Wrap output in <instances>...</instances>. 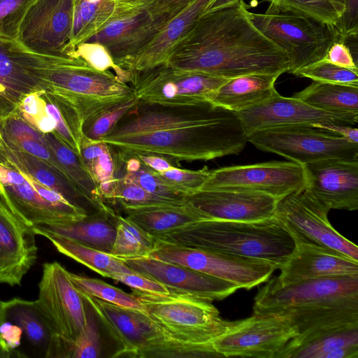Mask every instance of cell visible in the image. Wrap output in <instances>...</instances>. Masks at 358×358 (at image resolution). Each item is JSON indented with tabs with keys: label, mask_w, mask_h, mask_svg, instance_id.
Segmentation results:
<instances>
[{
	"label": "cell",
	"mask_w": 358,
	"mask_h": 358,
	"mask_svg": "<svg viewBox=\"0 0 358 358\" xmlns=\"http://www.w3.org/2000/svg\"><path fill=\"white\" fill-rule=\"evenodd\" d=\"M79 292L99 323L120 346L111 357H171L176 352L178 341L166 336L146 313Z\"/></svg>",
	"instance_id": "9c48e42d"
},
{
	"label": "cell",
	"mask_w": 358,
	"mask_h": 358,
	"mask_svg": "<svg viewBox=\"0 0 358 358\" xmlns=\"http://www.w3.org/2000/svg\"><path fill=\"white\" fill-rule=\"evenodd\" d=\"M6 145L10 148L22 150L39 159L59 173L64 176L69 181L64 170L58 162L53 152L48 147L46 142L42 143L31 139H24L12 145Z\"/></svg>",
	"instance_id": "bcb514c9"
},
{
	"label": "cell",
	"mask_w": 358,
	"mask_h": 358,
	"mask_svg": "<svg viewBox=\"0 0 358 358\" xmlns=\"http://www.w3.org/2000/svg\"><path fill=\"white\" fill-rule=\"evenodd\" d=\"M312 127L331 132L351 142L358 143V130L352 125L336 122L315 123Z\"/></svg>",
	"instance_id": "11a10c76"
},
{
	"label": "cell",
	"mask_w": 358,
	"mask_h": 358,
	"mask_svg": "<svg viewBox=\"0 0 358 358\" xmlns=\"http://www.w3.org/2000/svg\"><path fill=\"white\" fill-rule=\"evenodd\" d=\"M34 302L52 334L45 357L69 358L71 344L86 324V307L69 272L59 263L43 264Z\"/></svg>",
	"instance_id": "52a82bcc"
},
{
	"label": "cell",
	"mask_w": 358,
	"mask_h": 358,
	"mask_svg": "<svg viewBox=\"0 0 358 358\" xmlns=\"http://www.w3.org/2000/svg\"><path fill=\"white\" fill-rule=\"evenodd\" d=\"M39 235L48 238L61 254L85 265L103 277L109 278L115 273H136L122 259L109 253L62 236L48 233H41Z\"/></svg>",
	"instance_id": "4dcf8cb0"
},
{
	"label": "cell",
	"mask_w": 358,
	"mask_h": 358,
	"mask_svg": "<svg viewBox=\"0 0 358 358\" xmlns=\"http://www.w3.org/2000/svg\"><path fill=\"white\" fill-rule=\"evenodd\" d=\"M185 202L186 199H176L152 194L132 182L119 178L112 204L119 203L124 210H126Z\"/></svg>",
	"instance_id": "74e56055"
},
{
	"label": "cell",
	"mask_w": 358,
	"mask_h": 358,
	"mask_svg": "<svg viewBox=\"0 0 358 358\" xmlns=\"http://www.w3.org/2000/svg\"><path fill=\"white\" fill-rule=\"evenodd\" d=\"M2 143H3V138H2L1 134L0 132V147L1 146Z\"/></svg>",
	"instance_id": "e7e4bbea"
},
{
	"label": "cell",
	"mask_w": 358,
	"mask_h": 358,
	"mask_svg": "<svg viewBox=\"0 0 358 358\" xmlns=\"http://www.w3.org/2000/svg\"><path fill=\"white\" fill-rule=\"evenodd\" d=\"M330 209L306 189L278 200L274 217L292 237L337 250L358 261V247L330 224Z\"/></svg>",
	"instance_id": "5bb4252c"
},
{
	"label": "cell",
	"mask_w": 358,
	"mask_h": 358,
	"mask_svg": "<svg viewBox=\"0 0 358 358\" xmlns=\"http://www.w3.org/2000/svg\"><path fill=\"white\" fill-rule=\"evenodd\" d=\"M132 294L166 336L182 343H212L231 324L220 317L212 301L173 292L157 294L133 289Z\"/></svg>",
	"instance_id": "8992f818"
},
{
	"label": "cell",
	"mask_w": 358,
	"mask_h": 358,
	"mask_svg": "<svg viewBox=\"0 0 358 358\" xmlns=\"http://www.w3.org/2000/svg\"><path fill=\"white\" fill-rule=\"evenodd\" d=\"M120 178L132 182L148 192L176 199H185V195L180 194L165 185L154 174L153 171L142 164L136 171H124Z\"/></svg>",
	"instance_id": "f6af8a7d"
},
{
	"label": "cell",
	"mask_w": 358,
	"mask_h": 358,
	"mask_svg": "<svg viewBox=\"0 0 358 358\" xmlns=\"http://www.w3.org/2000/svg\"><path fill=\"white\" fill-rule=\"evenodd\" d=\"M45 138L69 181L84 199L96 210L106 208L108 205L101 199L98 187L80 156L63 144L52 133L45 134Z\"/></svg>",
	"instance_id": "1f68e13d"
},
{
	"label": "cell",
	"mask_w": 358,
	"mask_h": 358,
	"mask_svg": "<svg viewBox=\"0 0 358 358\" xmlns=\"http://www.w3.org/2000/svg\"><path fill=\"white\" fill-rule=\"evenodd\" d=\"M293 97L322 110L358 115V87L313 81Z\"/></svg>",
	"instance_id": "f546056e"
},
{
	"label": "cell",
	"mask_w": 358,
	"mask_h": 358,
	"mask_svg": "<svg viewBox=\"0 0 358 358\" xmlns=\"http://www.w3.org/2000/svg\"><path fill=\"white\" fill-rule=\"evenodd\" d=\"M77 59L38 53L17 40L0 38V120L16 113L27 95L49 90L53 73Z\"/></svg>",
	"instance_id": "ba28073f"
},
{
	"label": "cell",
	"mask_w": 358,
	"mask_h": 358,
	"mask_svg": "<svg viewBox=\"0 0 358 358\" xmlns=\"http://www.w3.org/2000/svg\"><path fill=\"white\" fill-rule=\"evenodd\" d=\"M116 215L114 210L107 206L78 221L37 224L32 228L36 235L48 233L62 236L110 254L116 235Z\"/></svg>",
	"instance_id": "d4e9b609"
},
{
	"label": "cell",
	"mask_w": 358,
	"mask_h": 358,
	"mask_svg": "<svg viewBox=\"0 0 358 358\" xmlns=\"http://www.w3.org/2000/svg\"><path fill=\"white\" fill-rule=\"evenodd\" d=\"M133 156H136L143 165L156 172H162L176 166L169 159L157 155L138 154Z\"/></svg>",
	"instance_id": "9f6ffc18"
},
{
	"label": "cell",
	"mask_w": 358,
	"mask_h": 358,
	"mask_svg": "<svg viewBox=\"0 0 358 358\" xmlns=\"http://www.w3.org/2000/svg\"><path fill=\"white\" fill-rule=\"evenodd\" d=\"M294 248L278 268L282 285L315 278L358 275V261L327 247L292 237Z\"/></svg>",
	"instance_id": "cb8c5ba5"
},
{
	"label": "cell",
	"mask_w": 358,
	"mask_h": 358,
	"mask_svg": "<svg viewBox=\"0 0 358 358\" xmlns=\"http://www.w3.org/2000/svg\"><path fill=\"white\" fill-rule=\"evenodd\" d=\"M135 23L134 19L116 20L109 23L99 34L101 38H111L120 36L128 27Z\"/></svg>",
	"instance_id": "6f0895ef"
},
{
	"label": "cell",
	"mask_w": 358,
	"mask_h": 358,
	"mask_svg": "<svg viewBox=\"0 0 358 358\" xmlns=\"http://www.w3.org/2000/svg\"><path fill=\"white\" fill-rule=\"evenodd\" d=\"M270 3L268 8L279 13L311 17L318 22L336 26L339 15L328 0H264Z\"/></svg>",
	"instance_id": "8d00e7d4"
},
{
	"label": "cell",
	"mask_w": 358,
	"mask_h": 358,
	"mask_svg": "<svg viewBox=\"0 0 358 358\" xmlns=\"http://www.w3.org/2000/svg\"><path fill=\"white\" fill-rule=\"evenodd\" d=\"M34 127L43 134L53 133L56 122L45 113L36 121Z\"/></svg>",
	"instance_id": "91938a15"
},
{
	"label": "cell",
	"mask_w": 358,
	"mask_h": 358,
	"mask_svg": "<svg viewBox=\"0 0 358 358\" xmlns=\"http://www.w3.org/2000/svg\"><path fill=\"white\" fill-rule=\"evenodd\" d=\"M2 309L6 320L19 326L32 345L45 352L52 334L34 301L13 298L3 301Z\"/></svg>",
	"instance_id": "d6a6232c"
},
{
	"label": "cell",
	"mask_w": 358,
	"mask_h": 358,
	"mask_svg": "<svg viewBox=\"0 0 358 358\" xmlns=\"http://www.w3.org/2000/svg\"><path fill=\"white\" fill-rule=\"evenodd\" d=\"M96 6V3L87 0H75V6L80 12L84 25L88 23L95 15Z\"/></svg>",
	"instance_id": "680465c9"
},
{
	"label": "cell",
	"mask_w": 358,
	"mask_h": 358,
	"mask_svg": "<svg viewBox=\"0 0 358 358\" xmlns=\"http://www.w3.org/2000/svg\"><path fill=\"white\" fill-rule=\"evenodd\" d=\"M78 52L89 65L96 70L106 71L114 66L111 57L99 45H83L79 48Z\"/></svg>",
	"instance_id": "f5cc1de1"
},
{
	"label": "cell",
	"mask_w": 358,
	"mask_h": 358,
	"mask_svg": "<svg viewBox=\"0 0 358 358\" xmlns=\"http://www.w3.org/2000/svg\"><path fill=\"white\" fill-rule=\"evenodd\" d=\"M124 210L127 218L154 237L205 220L203 216L187 201L180 204L152 206Z\"/></svg>",
	"instance_id": "4316f807"
},
{
	"label": "cell",
	"mask_w": 358,
	"mask_h": 358,
	"mask_svg": "<svg viewBox=\"0 0 358 358\" xmlns=\"http://www.w3.org/2000/svg\"><path fill=\"white\" fill-rule=\"evenodd\" d=\"M155 238L133 221L116 215V235L110 254L119 259L149 256L154 250Z\"/></svg>",
	"instance_id": "e575fe53"
},
{
	"label": "cell",
	"mask_w": 358,
	"mask_h": 358,
	"mask_svg": "<svg viewBox=\"0 0 358 358\" xmlns=\"http://www.w3.org/2000/svg\"><path fill=\"white\" fill-rule=\"evenodd\" d=\"M298 334L289 322L274 315H257L231 322L212 342L221 357L277 358L286 344Z\"/></svg>",
	"instance_id": "4fadbf2b"
},
{
	"label": "cell",
	"mask_w": 358,
	"mask_h": 358,
	"mask_svg": "<svg viewBox=\"0 0 358 358\" xmlns=\"http://www.w3.org/2000/svg\"><path fill=\"white\" fill-rule=\"evenodd\" d=\"M75 0H35L27 10L17 40L42 54L70 55Z\"/></svg>",
	"instance_id": "e0dca14e"
},
{
	"label": "cell",
	"mask_w": 358,
	"mask_h": 358,
	"mask_svg": "<svg viewBox=\"0 0 358 358\" xmlns=\"http://www.w3.org/2000/svg\"><path fill=\"white\" fill-rule=\"evenodd\" d=\"M149 256L183 266L249 290L266 282L277 268L265 261L175 244L155 238Z\"/></svg>",
	"instance_id": "7c38bea8"
},
{
	"label": "cell",
	"mask_w": 358,
	"mask_h": 358,
	"mask_svg": "<svg viewBox=\"0 0 358 358\" xmlns=\"http://www.w3.org/2000/svg\"><path fill=\"white\" fill-rule=\"evenodd\" d=\"M99 141L120 159L152 154L176 165L238 154L248 138L235 113L208 101L169 105L138 100Z\"/></svg>",
	"instance_id": "6da1fadb"
},
{
	"label": "cell",
	"mask_w": 358,
	"mask_h": 358,
	"mask_svg": "<svg viewBox=\"0 0 358 358\" xmlns=\"http://www.w3.org/2000/svg\"><path fill=\"white\" fill-rule=\"evenodd\" d=\"M80 158L103 201L113 203L122 164L117 152L108 144L91 141L84 135L80 143Z\"/></svg>",
	"instance_id": "83f0119b"
},
{
	"label": "cell",
	"mask_w": 358,
	"mask_h": 358,
	"mask_svg": "<svg viewBox=\"0 0 358 358\" xmlns=\"http://www.w3.org/2000/svg\"><path fill=\"white\" fill-rule=\"evenodd\" d=\"M0 182L13 206L31 226L69 223L87 215L80 206L56 204L45 199L20 172L4 162H0Z\"/></svg>",
	"instance_id": "603a6c76"
},
{
	"label": "cell",
	"mask_w": 358,
	"mask_h": 358,
	"mask_svg": "<svg viewBox=\"0 0 358 358\" xmlns=\"http://www.w3.org/2000/svg\"><path fill=\"white\" fill-rule=\"evenodd\" d=\"M228 79L166 65L136 74L129 82L138 101L173 105L208 101Z\"/></svg>",
	"instance_id": "2e32d148"
},
{
	"label": "cell",
	"mask_w": 358,
	"mask_h": 358,
	"mask_svg": "<svg viewBox=\"0 0 358 358\" xmlns=\"http://www.w3.org/2000/svg\"><path fill=\"white\" fill-rule=\"evenodd\" d=\"M2 303L3 301L0 300V323L6 320L3 313Z\"/></svg>",
	"instance_id": "be15d7a7"
},
{
	"label": "cell",
	"mask_w": 358,
	"mask_h": 358,
	"mask_svg": "<svg viewBox=\"0 0 358 358\" xmlns=\"http://www.w3.org/2000/svg\"><path fill=\"white\" fill-rule=\"evenodd\" d=\"M210 172V170L206 166L199 170L174 166L162 172L153 171L162 183L185 196L199 190L208 178Z\"/></svg>",
	"instance_id": "ab89813d"
},
{
	"label": "cell",
	"mask_w": 358,
	"mask_h": 358,
	"mask_svg": "<svg viewBox=\"0 0 358 358\" xmlns=\"http://www.w3.org/2000/svg\"><path fill=\"white\" fill-rule=\"evenodd\" d=\"M0 132L3 143L7 145L24 139L46 142L45 134L27 122L18 111L8 117L0 120Z\"/></svg>",
	"instance_id": "ee69618b"
},
{
	"label": "cell",
	"mask_w": 358,
	"mask_h": 358,
	"mask_svg": "<svg viewBox=\"0 0 358 358\" xmlns=\"http://www.w3.org/2000/svg\"><path fill=\"white\" fill-rule=\"evenodd\" d=\"M303 168L293 162L271 161L210 170L199 190L231 189L254 191L280 200L294 192L304 189Z\"/></svg>",
	"instance_id": "9a60e30c"
},
{
	"label": "cell",
	"mask_w": 358,
	"mask_h": 358,
	"mask_svg": "<svg viewBox=\"0 0 358 358\" xmlns=\"http://www.w3.org/2000/svg\"><path fill=\"white\" fill-rule=\"evenodd\" d=\"M87 321L70 347L69 358H96L101 357V336L98 320L85 302Z\"/></svg>",
	"instance_id": "60d3db41"
},
{
	"label": "cell",
	"mask_w": 358,
	"mask_h": 358,
	"mask_svg": "<svg viewBox=\"0 0 358 358\" xmlns=\"http://www.w3.org/2000/svg\"><path fill=\"white\" fill-rule=\"evenodd\" d=\"M35 0H0V38L17 40L22 18Z\"/></svg>",
	"instance_id": "7bdbcfd3"
},
{
	"label": "cell",
	"mask_w": 358,
	"mask_h": 358,
	"mask_svg": "<svg viewBox=\"0 0 358 358\" xmlns=\"http://www.w3.org/2000/svg\"><path fill=\"white\" fill-rule=\"evenodd\" d=\"M110 278L119 281L132 289L157 294H167L169 290L162 284L138 273H115Z\"/></svg>",
	"instance_id": "681fc988"
},
{
	"label": "cell",
	"mask_w": 358,
	"mask_h": 358,
	"mask_svg": "<svg viewBox=\"0 0 358 358\" xmlns=\"http://www.w3.org/2000/svg\"><path fill=\"white\" fill-rule=\"evenodd\" d=\"M336 10L339 17L343 15L345 8V0H328Z\"/></svg>",
	"instance_id": "6125c7cd"
},
{
	"label": "cell",
	"mask_w": 358,
	"mask_h": 358,
	"mask_svg": "<svg viewBox=\"0 0 358 358\" xmlns=\"http://www.w3.org/2000/svg\"><path fill=\"white\" fill-rule=\"evenodd\" d=\"M0 162H6L18 171L31 176L42 185L59 192L74 204L80 206L77 201L84 199L64 176L39 159L22 150L8 148L4 144L3 141L0 147Z\"/></svg>",
	"instance_id": "f1b7e54d"
},
{
	"label": "cell",
	"mask_w": 358,
	"mask_h": 358,
	"mask_svg": "<svg viewBox=\"0 0 358 358\" xmlns=\"http://www.w3.org/2000/svg\"><path fill=\"white\" fill-rule=\"evenodd\" d=\"M87 1L92 2V3H96L99 0H87Z\"/></svg>",
	"instance_id": "03108f58"
},
{
	"label": "cell",
	"mask_w": 358,
	"mask_h": 358,
	"mask_svg": "<svg viewBox=\"0 0 358 358\" xmlns=\"http://www.w3.org/2000/svg\"><path fill=\"white\" fill-rule=\"evenodd\" d=\"M358 346V325L337 329L301 345L283 348L277 358H327L340 348Z\"/></svg>",
	"instance_id": "836d02e7"
},
{
	"label": "cell",
	"mask_w": 358,
	"mask_h": 358,
	"mask_svg": "<svg viewBox=\"0 0 358 358\" xmlns=\"http://www.w3.org/2000/svg\"><path fill=\"white\" fill-rule=\"evenodd\" d=\"M238 1L239 0H213L212 3L210 4L206 12L212 11L224 7Z\"/></svg>",
	"instance_id": "94428289"
},
{
	"label": "cell",
	"mask_w": 358,
	"mask_h": 358,
	"mask_svg": "<svg viewBox=\"0 0 358 358\" xmlns=\"http://www.w3.org/2000/svg\"><path fill=\"white\" fill-rule=\"evenodd\" d=\"M206 220L254 222L273 217L278 199L264 193L231 189L197 190L185 196Z\"/></svg>",
	"instance_id": "ffe728a7"
},
{
	"label": "cell",
	"mask_w": 358,
	"mask_h": 358,
	"mask_svg": "<svg viewBox=\"0 0 358 358\" xmlns=\"http://www.w3.org/2000/svg\"><path fill=\"white\" fill-rule=\"evenodd\" d=\"M35 236L32 226L13 206L0 182V284H21L37 259Z\"/></svg>",
	"instance_id": "d6986e66"
},
{
	"label": "cell",
	"mask_w": 358,
	"mask_h": 358,
	"mask_svg": "<svg viewBox=\"0 0 358 358\" xmlns=\"http://www.w3.org/2000/svg\"><path fill=\"white\" fill-rule=\"evenodd\" d=\"M249 17L261 33L287 53L292 74L322 59L332 43L341 40L335 26L311 17L269 8L264 13L249 12Z\"/></svg>",
	"instance_id": "30bf717a"
},
{
	"label": "cell",
	"mask_w": 358,
	"mask_h": 358,
	"mask_svg": "<svg viewBox=\"0 0 358 358\" xmlns=\"http://www.w3.org/2000/svg\"><path fill=\"white\" fill-rule=\"evenodd\" d=\"M194 34L193 48L168 66L226 78L289 71L287 53L256 28L243 0L206 12Z\"/></svg>",
	"instance_id": "7a4b0ae2"
},
{
	"label": "cell",
	"mask_w": 358,
	"mask_h": 358,
	"mask_svg": "<svg viewBox=\"0 0 358 358\" xmlns=\"http://www.w3.org/2000/svg\"><path fill=\"white\" fill-rule=\"evenodd\" d=\"M248 141L300 165L331 159L358 160L357 143L310 125L267 129L248 136Z\"/></svg>",
	"instance_id": "8fae6325"
},
{
	"label": "cell",
	"mask_w": 358,
	"mask_h": 358,
	"mask_svg": "<svg viewBox=\"0 0 358 358\" xmlns=\"http://www.w3.org/2000/svg\"><path fill=\"white\" fill-rule=\"evenodd\" d=\"M41 92L38 91L27 95L17 110L20 115L33 127L36 121L45 113L44 99Z\"/></svg>",
	"instance_id": "db71d44e"
},
{
	"label": "cell",
	"mask_w": 358,
	"mask_h": 358,
	"mask_svg": "<svg viewBox=\"0 0 358 358\" xmlns=\"http://www.w3.org/2000/svg\"><path fill=\"white\" fill-rule=\"evenodd\" d=\"M137 101L138 99L135 96L103 112L85 124L83 127L84 135L91 141H100Z\"/></svg>",
	"instance_id": "b9f144b4"
},
{
	"label": "cell",
	"mask_w": 358,
	"mask_h": 358,
	"mask_svg": "<svg viewBox=\"0 0 358 358\" xmlns=\"http://www.w3.org/2000/svg\"><path fill=\"white\" fill-rule=\"evenodd\" d=\"M279 74L252 73L228 79L209 101L236 113L260 103L278 93L275 83Z\"/></svg>",
	"instance_id": "484cf974"
},
{
	"label": "cell",
	"mask_w": 358,
	"mask_h": 358,
	"mask_svg": "<svg viewBox=\"0 0 358 358\" xmlns=\"http://www.w3.org/2000/svg\"><path fill=\"white\" fill-rule=\"evenodd\" d=\"M41 94L44 99L45 113L51 116L56 122V127L52 134L63 144L80 156V148L74 139L59 110L50 99L45 90H41Z\"/></svg>",
	"instance_id": "7dc6e473"
},
{
	"label": "cell",
	"mask_w": 358,
	"mask_h": 358,
	"mask_svg": "<svg viewBox=\"0 0 358 358\" xmlns=\"http://www.w3.org/2000/svg\"><path fill=\"white\" fill-rule=\"evenodd\" d=\"M254 298L253 314L287 320L297 339L358 325V275L332 276L281 284L270 278Z\"/></svg>",
	"instance_id": "3957f363"
},
{
	"label": "cell",
	"mask_w": 358,
	"mask_h": 358,
	"mask_svg": "<svg viewBox=\"0 0 358 358\" xmlns=\"http://www.w3.org/2000/svg\"><path fill=\"white\" fill-rule=\"evenodd\" d=\"M46 92L80 146L87 122L135 97L132 87L127 83L79 59L53 73Z\"/></svg>",
	"instance_id": "5b68a950"
},
{
	"label": "cell",
	"mask_w": 358,
	"mask_h": 358,
	"mask_svg": "<svg viewBox=\"0 0 358 358\" xmlns=\"http://www.w3.org/2000/svg\"><path fill=\"white\" fill-rule=\"evenodd\" d=\"M155 238L185 246L265 261L277 269L294 248L292 237L274 216L254 222L201 220Z\"/></svg>",
	"instance_id": "277c9868"
},
{
	"label": "cell",
	"mask_w": 358,
	"mask_h": 358,
	"mask_svg": "<svg viewBox=\"0 0 358 358\" xmlns=\"http://www.w3.org/2000/svg\"><path fill=\"white\" fill-rule=\"evenodd\" d=\"M345 12L335 26L341 40L357 38L358 0H345Z\"/></svg>",
	"instance_id": "f907efd6"
},
{
	"label": "cell",
	"mask_w": 358,
	"mask_h": 358,
	"mask_svg": "<svg viewBox=\"0 0 358 358\" xmlns=\"http://www.w3.org/2000/svg\"><path fill=\"white\" fill-rule=\"evenodd\" d=\"M120 259L136 273L164 285L169 292L213 301L238 289L230 282L151 256Z\"/></svg>",
	"instance_id": "44dd1931"
},
{
	"label": "cell",
	"mask_w": 358,
	"mask_h": 358,
	"mask_svg": "<svg viewBox=\"0 0 358 358\" xmlns=\"http://www.w3.org/2000/svg\"><path fill=\"white\" fill-rule=\"evenodd\" d=\"M306 189L331 209H358V160L324 159L301 165Z\"/></svg>",
	"instance_id": "7402d4cb"
},
{
	"label": "cell",
	"mask_w": 358,
	"mask_h": 358,
	"mask_svg": "<svg viewBox=\"0 0 358 358\" xmlns=\"http://www.w3.org/2000/svg\"><path fill=\"white\" fill-rule=\"evenodd\" d=\"M22 329L8 320L0 323V358L23 357L16 348L22 337Z\"/></svg>",
	"instance_id": "c3c4849f"
},
{
	"label": "cell",
	"mask_w": 358,
	"mask_h": 358,
	"mask_svg": "<svg viewBox=\"0 0 358 358\" xmlns=\"http://www.w3.org/2000/svg\"><path fill=\"white\" fill-rule=\"evenodd\" d=\"M247 136L267 129L313 125L320 122H336L349 125L357 124L358 115L322 110L293 96L278 92L267 100L235 113Z\"/></svg>",
	"instance_id": "ac0fdd59"
},
{
	"label": "cell",
	"mask_w": 358,
	"mask_h": 358,
	"mask_svg": "<svg viewBox=\"0 0 358 358\" xmlns=\"http://www.w3.org/2000/svg\"><path fill=\"white\" fill-rule=\"evenodd\" d=\"M322 59L343 68L358 71L357 60L343 40L333 42Z\"/></svg>",
	"instance_id": "816d5d0a"
},
{
	"label": "cell",
	"mask_w": 358,
	"mask_h": 358,
	"mask_svg": "<svg viewBox=\"0 0 358 358\" xmlns=\"http://www.w3.org/2000/svg\"><path fill=\"white\" fill-rule=\"evenodd\" d=\"M69 276L79 291L104 301L145 313L139 300L133 294H128L99 279L91 278L72 273H69Z\"/></svg>",
	"instance_id": "d590c367"
},
{
	"label": "cell",
	"mask_w": 358,
	"mask_h": 358,
	"mask_svg": "<svg viewBox=\"0 0 358 358\" xmlns=\"http://www.w3.org/2000/svg\"><path fill=\"white\" fill-rule=\"evenodd\" d=\"M293 75L313 81L358 87V71L321 59L295 71Z\"/></svg>",
	"instance_id": "f35d334b"
}]
</instances>
